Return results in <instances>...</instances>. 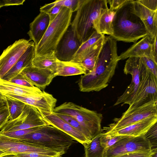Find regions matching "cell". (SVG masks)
Here are the masks:
<instances>
[{
    "label": "cell",
    "mask_w": 157,
    "mask_h": 157,
    "mask_svg": "<svg viewBox=\"0 0 157 157\" xmlns=\"http://www.w3.org/2000/svg\"><path fill=\"white\" fill-rule=\"evenodd\" d=\"M117 41L110 36H105L94 70L81 75L78 81L80 91L98 92L108 86L120 60L117 53Z\"/></svg>",
    "instance_id": "6da1fadb"
},
{
    "label": "cell",
    "mask_w": 157,
    "mask_h": 157,
    "mask_svg": "<svg viewBox=\"0 0 157 157\" xmlns=\"http://www.w3.org/2000/svg\"><path fill=\"white\" fill-rule=\"evenodd\" d=\"M107 4V0H78L70 26L81 44L95 32L99 33L100 17L102 10L108 7Z\"/></svg>",
    "instance_id": "7a4b0ae2"
},
{
    "label": "cell",
    "mask_w": 157,
    "mask_h": 157,
    "mask_svg": "<svg viewBox=\"0 0 157 157\" xmlns=\"http://www.w3.org/2000/svg\"><path fill=\"white\" fill-rule=\"evenodd\" d=\"M131 0L115 10L112 22L113 33L110 36L117 41L135 43L148 35L142 21L132 12Z\"/></svg>",
    "instance_id": "3957f363"
},
{
    "label": "cell",
    "mask_w": 157,
    "mask_h": 157,
    "mask_svg": "<svg viewBox=\"0 0 157 157\" xmlns=\"http://www.w3.org/2000/svg\"><path fill=\"white\" fill-rule=\"evenodd\" d=\"M20 139L50 149L62 155L67 152L74 140L66 133L49 125L39 127L36 131Z\"/></svg>",
    "instance_id": "277c9868"
},
{
    "label": "cell",
    "mask_w": 157,
    "mask_h": 157,
    "mask_svg": "<svg viewBox=\"0 0 157 157\" xmlns=\"http://www.w3.org/2000/svg\"><path fill=\"white\" fill-rule=\"evenodd\" d=\"M72 11L63 7L59 13L50 21L48 28L40 42L35 46V57L56 52L57 46L71 25Z\"/></svg>",
    "instance_id": "5b68a950"
},
{
    "label": "cell",
    "mask_w": 157,
    "mask_h": 157,
    "mask_svg": "<svg viewBox=\"0 0 157 157\" xmlns=\"http://www.w3.org/2000/svg\"><path fill=\"white\" fill-rule=\"evenodd\" d=\"M124 73L130 74L132 80L123 93L118 97L113 106L121 104L130 105L141 90L150 71L141 58L131 57L126 61Z\"/></svg>",
    "instance_id": "8992f818"
},
{
    "label": "cell",
    "mask_w": 157,
    "mask_h": 157,
    "mask_svg": "<svg viewBox=\"0 0 157 157\" xmlns=\"http://www.w3.org/2000/svg\"><path fill=\"white\" fill-rule=\"evenodd\" d=\"M53 112L67 114L74 118L90 135L93 139L102 133V115L71 102L55 107Z\"/></svg>",
    "instance_id": "52a82bcc"
},
{
    "label": "cell",
    "mask_w": 157,
    "mask_h": 157,
    "mask_svg": "<svg viewBox=\"0 0 157 157\" xmlns=\"http://www.w3.org/2000/svg\"><path fill=\"white\" fill-rule=\"evenodd\" d=\"M157 117V101H151L131 110H127L113 122L104 127L106 132L118 129L147 118Z\"/></svg>",
    "instance_id": "ba28073f"
},
{
    "label": "cell",
    "mask_w": 157,
    "mask_h": 157,
    "mask_svg": "<svg viewBox=\"0 0 157 157\" xmlns=\"http://www.w3.org/2000/svg\"><path fill=\"white\" fill-rule=\"evenodd\" d=\"M47 125H49L48 121L36 108L26 105L21 115L13 120H9L0 132H10Z\"/></svg>",
    "instance_id": "9c48e42d"
},
{
    "label": "cell",
    "mask_w": 157,
    "mask_h": 157,
    "mask_svg": "<svg viewBox=\"0 0 157 157\" xmlns=\"http://www.w3.org/2000/svg\"><path fill=\"white\" fill-rule=\"evenodd\" d=\"M153 146L145 135L138 137L128 136L104 150L103 157H118L136 151H148Z\"/></svg>",
    "instance_id": "30bf717a"
},
{
    "label": "cell",
    "mask_w": 157,
    "mask_h": 157,
    "mask_svg": "<svg viewBox=\"0 0 157 157\" xmlns=\"http://www.w3.org/2000/svg\"><path fill=\"white\" fill-rule=\"evenodd\" d=\"M33 41L22 39L8 46L0 56V78H2L14 66Z\"/></svg>",
    "instance_id": "8fae6325"
},
{
    "label": "cell",
    "mask_w": 157,
    "mask_h": 157,
    "mask_svg": "<svg viewBox=\"0 0 157 157\" xmlns=\"http://www.w3.org/2000/svg\"><path fill=\"white\" fill-rule=\"evenodd\" d=\"M0 150L7 154H12L28 152L58 153L50 149L37 146L21 139L6 136L0 133Z\"/></svg>",
    "instance_id": "7c38bea8"
},
{
    "label": "cell",
    "mask_w": 157,
    "mask_h": 157,
    "mask_svg": "<svg viewBox=\"0 0 157 157\" xmlns=\"http://www.w3.org/2000/svg\"><path fill=\"white\" fill-rule=\"evenodd\" d=\"M81 44L70 26L57 46L55 56L60 61H71Z\"/></svg>",
    "instance_id": "4fadbf2b"
},
{
    "label": "cell",
    "mask_w": 157,
    "mask_h": 157,
    "mask_svg": "<svg viewBox=\"0 0 157 157\" xmlns=\"http://www.w3.org/2000/svg\"><path fill=\"white\" fill-rule=\"evenodd\" d=\"M21 101L26 105L36 108L44 116L53 112L57 100L53 95L44 91L42 96L39 98H33L7 93L4 95Z\"/></svg>",
    "instance_id": "5bb4252c"
},
{
    "label": "cell",
    "mask_w": 157,
    "mask_h": 157,
    "mask_svg": "<svg viewBox=\"0 0 157 157\" xmlns=\"http://www.w3.org/2000/svg\"><path fill=\"white\" fill-rule=\"evenodd\" d=\"M154 38L149 35L142 38L119 56V59L122 60L131 57H145L151 59L157 63V60L155 59L153 53Z\"/></svg>",
    "instance_id": "9a60e30c"
},
{
    "label": "cell",
    "mask_w": 157,
    "mask_h": 157,
    "mask_svg": "<svg viewBox=\"0 0 157 157\" xmlns=\"http://www.w3.org/2000/svg\"><path fill=\"white\" fill-rule=\"evenodd\" d=\"M19 74L26 80L40 90L44 89L56 77L54 73L39 69L32 64L24 68Z\"/></svg>",
    "instance_id": "2e32d148"
},
{
    "label": "cell",
    "mask_w": 157,
    "mask_h": 157,
    "mask_svg": "<svg viewBox=\"0 0 157 157\" xmlns=\"http://www.w3.org/2000/svg\"><path fill=\"white\" fill-rule=\"evenodd\" d=\"M131 9L143 22L149 36L154 38L157 36V10L149 9L137 0H133L131 1Z\"/></svg>",
    "instance_id": "e0dca14e"
},
{
    "label": "cell",
    "mask_w": 157,
    "mask_h": 157,
    "mask_svg": "<svg viewBox=\"0 0 157 157\" xmlns=\"http://www.w3.org/2000/svg\"><path fill=\"white\" fill-rule=\"evenodd\" d=\"M151 101H157V77L150 72L141 90L127 110L138 107Z\"/></svg>",
    "instance_id": "ac0fdd59"
},
{
    "label": "cell",
    "mask_w": 157,
    "mask_h": 157,
    "mask_svg": "<svg viewBox=\"0 0 157 157\" xmlns=\"http://www.w3.org/2000/svg\"><path fill=\"white\" fill-rule=\"evenodd\" d=\"M157 122V117H149L116 130L105 133L117 135L138 137L145 135Z\"/></svg>",
    "instance_id": "d6986e66"
},
{
    "label": "cell",
    "mask_w": 157,
    "mask_h": 157,
    "mask_svg": "<svg viewBox=\"0 0 157 157\" xmlns=\"http://www.w3.org/2000/svg\"><path fill=\"white\" fill-rule=\"evenodd\" d=\"M49 125L53 126L71 136L74 140L84 145L89 142L78 130L53 112L44 116Z\"/></svg>",
    "instance_id": "ffe728a7"
},
{
    "label": "cell",
    "mask_w": 157,
    "mask_h": 157,
    "mask_svg": "<svg viewBox=\"0 0 157 157\" xmlns=\"http://www.w3.org/2000/svg\"><path fill=\"white\" fill-rule=\"evenodd\" d=\"M0 92L4 95L7 93L17 95L33 98H39L44 93L40 89L35 87H25L4 80L0 78Z\"/></svg>",
    "instance_id": "44dd1931"
},
{
    "label": "cell",
    "mask_w": 157,
    "mask_h": 157,
    "mask_svg": "<svg viewBox=\"0 0 157 157\" xmlns=\"http://www.w3.org/2000/svg\"><path fill=\"white\" fill-rule=\"evenodd\" d=\"M50 19L46 13L40 12L29 25L28 34L29 40L33 42L35 46L37 45L42 38L49 26Z\"/></svg>",
    "instance_id": "7402d4cb"
},
{
    "label": "cell",
    "mask_w": 157,
    "mask_h": 157,
    "mask_svg": "<svg viewBox=\"0 0 157 157\" xmlns=\"http://www.w3.org/2000/svg\"><path fill=\"white\" fill-rule=\"evenodd\" d=\"M34 57L35 45L33 44L28 48L14 66L1 78L6 81H10L18 75L24 68L32 65Z\"/></svg>",
    "instance_id": "603a6c76"
},
{
    "label": "cell",
    "mask_w": 157,
    "mask_h": 157,
    "mask_svg": "<svg viewBox=\"0 0 157 157\" xmlns=\"http://www.w3.org/2000/svg\"><path fill=\"white\" fill-rule=\"evenodd\" d=\"M105 36L95 43L77 62L80 63L86 71L87 73L94 70L102 47Z\"/></svg>",
    "instance_id": "cb8c5ba5"
},
{
    "label": "cell",
    "mask_w": 157,
    "mask_h": 157,
    "mask_svg": "<svg viewBox=\"0 0 157 157\" xmlns=\"http://www.w3.org/2000/svg\"><path fill=\"white\" fill-rule=\"evenodd\" d=\"M55 52L34 57L32 62L33 66L40 69L48 70L56 73L57 69V58Z\"/></svg>",
    "instance_id": "d4e9b609"
},
{
    "label": "cell",
    "mask_w": 157,
    "mask_h": 157,
    "mask_svg": "<svg viewBox=\"0 0 157 157\" xmlns=\"http://www.w3.org/2000/svg\"><path fill=\"white\" fill-rule=\"evenodd\" d=\"M57 64L56 76L85 75L87 73L86 70L81 63L72 61H63L57 59Z\"/></svg>",
    "instance_id": "484cf974"
},
{
    "label": "cell",
    "mask_w": 157,
    "mask_h": 157,
    "mask_svg": "<svg viewBox=\"0 0 157 157\" xmlns=\"http://www.w3.org/2000/svg\"><path fill=\"white\" fill-rule=\"evenodd\" d=\"M115 11H112L108 7L101 12L99 22V31L100 33L110 36L113 33L112 22Z\"/></svg>",
    "instance_id": "4316f807"
},
{
    "label": "cell",
    "mask_w": 157,
    "mask_h": 157,
    "mask_svg": "<svg viewBox=\"0 0 157 157\" xmlns=\"http://www.w3.org/2000/svg\"><path fill=\"white\" fill-rule=\"evenodd\" d=\"M105 36L103 34L95 32L87 40L81 44L71 61L77 62L89 49Z\"/></svg>",
    "instance_id": "83f0119b"
},
{
    "label": "cell",
    "mask_w": 157,
    "mask_h": 157,
    "mask_svg": "<svg viewBox=\"0 0 157 157\" xmlns=\"http://www.w3.org/2000/svg\"><path fill=\"white\" fill-rule=\"evenodd\" d=\"M102 133L96 136L84 147V157H103L104 149L101 145L100 137Z\"/></svg>",
    "instance_id": "f1b7e54d"
},
{
    "label": "cell",
    "mask_w": 157,
    "mask_h": 157,
    "mask_svg": "<svg viewBox=\"0 0 157 157\" xmlns=\"http://www.w3.org/2000/svg\"><path fill=\"white\" fill-rule=\"evenodd\" d=\"M6 101L9 113V120H13L22 112L26 104L18 100L5 96Z\"/></svg>",
    "instance_id": "f546056e"
},
{
    "label": "cell",
    "mask_w": 157,
    "mask_h": 157,
    "mask_svg": "<svg viewBox=\"0 0 157 157\" xmlns=\"http://www.w3.org/2000/svg\"><path fill=\"white\" fill-rule=\"evenodd\" d=\"M56 114L70 125L79 131L89 142L92 140L93 139L90 133L74 118L67 114Z\"/></svg>",
    "instance_id": "4dcf8cb0"
},
{
    "label": "cell",
    "mask_w": 157,
    "mask_h": 157,
    "mask_svg": "<svg viewBox=\"0 0 157 157\" xmlns=\"http://www.w3.org/2000/svg\"><path fill=\"white\" fill-rule=\"evenodd\" d=\"M127 136H128L102 133L100 139V144L105 150L113 146L119 140Z\"/></svg>",
    "instance_id": "1f68e13d"
},
{
    "label": "cell",
    "mask_w": 157,
    "mask_h": 157,
    "mask_svg": "<svg viewBox=\"0 0 157 157\" xmlns=\"http://www.w3.org/2000/svg\"><path fill=\"white\" fill-rule=\"evenodd\" d=\"M63 8V7L55 5L53 2L41 6L40 11V12H43L48 14L51 21L55 17Z\"/></svg>",
    "instance_id": "d6a6232c"
},
{
    "label": "cell",
    "mask_w": 157,
    "mask_h": 157,
    "mask_svg": "<svg viewBox=\"0 0 157 157\" xmlns=\"http://www.w3.org/2000/svg\"><path fill=\"white\" fill-rule=\"evenodd\" d=\"M39 127L0 133L6 136L20 139L23 136L36 131Z\"/></svg>",
    "instance_id": "836d02e7"
},
{
    "label": "cell",
    "mask_w": 157,
    "mask_h": 157,
    "mask_svg": "<svg viewBox=\"0 0 157 157\" xmlns=\"http://www.w3.org/2000/svg\"><path fill=\"white\" fill-rule=\"evenodd\" d=\"M78 0H59L53 2L56 5L66 7L73 12H76L78 8Z\"/></svg>",
    "instance_id": "e575fe53"
},
{
    "label": "cell",
    "mask_w": 157,
    "mask_h": 157,
    "mask_svg": "<svg viewBox=\"0 0 157 157\" xmlns=\"http://www.w3.org/2000/svg\"><path fill=\"white\" fill-rule=\"evenodd\" d=\"M19 157H63L58 153H49L38 152H28L15 154Z\"/></svg>",
    "instance_id": "d590c367"
},
{
    "label": "cell",
    "mask_w": 157,
    "mask_h": 157,
    "mask_svg": "<svg viewBox=\"0 0 157 157\" xmlns=\"http://www.w3.org/2000/svg\"><path fill=\"white\" fill-rule=\"evenodd\" d=\"M9 113L6 104L0 109V130L9 120Z\"/></svg>",
    "instance_id": "8d00e7d4"
},
{
    "label": "cell",
    "mask_w": 157,
    "mask_h": 157,
    "mask_svg": "<svg viewBox=\"0 0 157 157\" xmlns=\"http://www.w3.org/2000/svg\"><path fill=\"white\" fill-rule=\"evenodd\" d=\"M147 69L157 77V63L147 57L141 58Z\"/></svg>",
    "instance_id": "74e56055"
},
{
    "label": "cell",
    "mask_w": 157,
    "mask_h": 157,
    "mask_svg": "<svg viewBox=\"0 0 157 157\" xmlns=\"http://www.w3.org/2000/svg\"><path fill=\"white\" fill-rule=\"evenodd\" d=\"M8 81L11 83L25 87L30 88H34L35 87L25 79L20 74H19L17 76Z\"/></svg>",
    "instance_id": "f35d334b"
},
{
    "label": "cell",
    "mask_w": 157,
    "mask_h": 157,
    "mask_svg": "<svg viewBox=\"0 0 157 157\" xmlns=\"http://www.w3.org/2000/svg\"><path fill=\"white\" fill-rule=\"evenodd\" d=\"M148 151H136L128 153L118 157H151L155 149Z\"/></svg>",
    "instance_id": "ab89813d"
},
{
    "label": "cell",
    "mask_w": 157,
    "mask_h": 157,
    "mask_svg": "<svg viewBox=\"0 0 157 157\" xmlns=\"http://www.w3.org/2000/svg\"><path fill=\"white\" fill-rule=\"evenodd\" d=\"M137 1L149 9L153 11L157 10V0H139Z\"/></svg>",
    "instance_id": "60d3db41"
},
{
    "label": "cell",
    "mask_w": 157,
    "mask_h": 157,
    "mask_svg": "<svg viewBox=\"0 0 157 157\" xmlns=\"http://www.w3.org/2000/svg\"><path fill=\"white\" fill-rule=\"evenodd\" d=\"M128 0H107L109 6V9L115 11L119 9Z\"/></svg>",
    "instance_id": "b9f144b4"
},
{
    "label": "cell",
    "mask_w": 157,
    "mask_h": 157,
    "mask_svg": "<svg viewBox=\"0 0 157 157\" xmlns=\"http://www.w3.org/2000/svg\"><path fill=\"white\" fill-rule=\"evenodd\" d=\"M157 123L155 124L144 135L146 138L150 142L151 140L157 139Z\"/></svg>",
    "instance_id": "7bdbcfd3"
},
{
    "label": "cell",
    "mask_w": 157,
    "mask_h": 157,
    "mask_svg": "<svg viewBox=\"0 0 157 157\" xmlns=\"http://www.w3.org/2000/svg\"><path fill=\"white\" fill-rule=\"evenodd\" d=\"M25 0H5L6 6L23 5Z\"/></svg>",
    "instance_id": "ee69618b"
},
{
    "label": "cell",
    "mask_w": 157,
    "mask_h": 157,
    "mask_svg": "<svg viewBox=\"0 0 157 157\" xmlns=\"http://www.w3.org/2000/svg\"><path fill=\"white\" fill-rule=\"evenodd\" d=\"M157 36L154 38L153 43V53L154 56L156 60H157Z\"/></svg>",
    "instance_id": "f6af8a7d"
},
{
    "label": "cell",
    "mask_w": 157,
    "mask_h": 157,
    "mask_svg": "<svg viewBox=\"0 0 157 157\" xmlns=\"http://www.w3.org/2000/svg\"><path fill=\"white\" fill-rule=\"evenodd\" d=\"M5 101V96L0 92V102Z\"/></svg>",
    "instance_id": "bcb514c9"
},
{
    "label": "cell",
    "mask_w": 157,
    "mask_h": 157,
    "mask_svg": "<svg viewBox=\"0 0 157 157\" xmlns=\"http://www.w3.org/2000/svg\"><path fill=\"white\" fill-rule=\"evenodd\" d=\"M0 157H19L15 154H7L1 156Z\"/></svg>",
    "instance_id": "7dc6e473"
},
{
    "label": "cell",
    "mask_w": 157,
    "mask_h": 157,
    "mask_svg": "<svg viewBox=\"0 0 157 157\" xmlns=\"http://www.w3.org/2000/svg\"><path fill=\"white\" fill-rule=\"evenodd\" d=\"M4 6H6L5 0H0V8Z\"/></svg>",
    "instance_id": "c3c4849f"
},
{
    "label": "cell",
    "mask_w": 157,
    "mask_h": 157,
    "mask_svg": "<svg viewBox=\"0 0 157 157\" xmlns=\"http://www.w3.org/2000/svg\"><path fill=\"white\" fill-rule=\"evenodd\" d=\"M6 104V101L0 102V109L2 107L5 105Z\"/></svg>",
    "instance_id": "681fc988"
},
{
    "label": "cell",
    "mask_w": 157,
    "mask_h": 157,
    "mask_svg": "<svg viewBox=\"0 0 157 157\" xmlns=\"http://www.w3.org/2000/svg\"><path fill=\"white\" fill-rule=\"evenodd\" d=\"M7 154H6L5 152L0 150V157L2 155H3Z\"/></svg>",
    "instance_id": "f907efd6"
}]
</instances>
